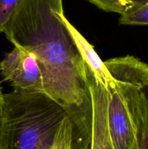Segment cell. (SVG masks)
Here are the masks:
<instances>
[{
	"instance_id": "1",
	"label": "cell",
	"mask_w": 148,
	"mask_h": 149,
	"mask_svg": "<svg viewBox=\"0 0 148 149\" xmlns=\"http://www.w3.org/2000/svg\"><path fill=\"white\" fill-rule=\"evenodd\" d=\"M62 14V0H20L3 33L36 55L45 93L68 112L79 145L91 127V95L86 66Z\"/></svg>"
},
{
	"instance_id": "2",
	"label": "cell",
	"mask_w": 148,
	"mask_h": 149,
	"mask_svg": "<svg viewBox=\"0 0 148 149\" xmlns=\"http://www.w3.org/2000/svg\"><path fill=\"white\" fill-rule=\"evenodd\" d=\"M0 149H51L68 112L45 93L4 94Z\"/></svg>"
},
{
	"instance_id": "3",
	"label": "cell",
	"mask_w": 148,
	"mask_h": 149,
	"mask_svg": "<svg viewBox=\"0 0 148 149\" xmlns=\"http://www.w3.org/2000/svg\"><path fill=\"white\" fill-rule=\"evenodd\" d=\"M113 81L107 93V122L115 149H137L142 88L148 84V65L126 55L104 61Z\"/></svg>"
},
{
	"instance_id": "4",
	"label": "cell",
	"mask_w": 148,
	"mask_h": 149,
	"mask_svg": "<svg viewBox=\"0 0 148 149\" xmlns=\"http://www.w3.org/2000/svg\"><path fill=\"white\" fill-rule=\"evenodd\" d=\"M0 73L18 93H45L44 80L36 55L15 47L0 62ZM46 94V93H45Z\"/></svg>"
},
{
	"instance_id": "5",
	"label": "cell",
	"mask_w": 148,
	"mask_h": 149,
	"mask_svg": "<svg viewBox=\"0 0 148 149\" xmlns=\"http://www.w3.org/2000/svg\"><path fill=\"white\" fill-rule=\"evenodd\" d=\"M91 100V122L84 149H115L107 122V93L86 67Z\"/></svg>"
},
{
	"instance_id": "6",
	"label": "cell",
	"mask_w": 148,
	"mask_h": 149,
	"mask_svg": "<svg viewBox=\"0 0 148 149\" xmlns=\"http://www.w3.org/2000/svg\"><path fill=\"white\" fill-rule=\"evenodd\" d=\"M62 19L73 39L78 52L81 54L86 67L92 73L94 78L106 89L113 83V79L104 62L100 59L92 45L89 43L82 34L70 23L64 14L62 15Z\"/></svg>"
},
{
	"instance_id": "7",
	"label": "cell",
	"mask_w": 148,
	"mask_h": 149,
	"mask_svg": "<svg viewBox=\"0 0 148 149\" xmlns=\"http://www.w3.org/2000/svg\"><path fill=\"white\" fill-rule=\"evenodd\" d=\"M101 10L120 15L127 14L148 4V0H88Z\"/></svg>"
},
{
	"instance_id": "8",
	"label": "cell",
	"mask_w": 148,
	"mask_h": 149,
	"mask_svg": "<svg viewBox=\"0 0 148 149\" xmlns=\"http://www.w3.org/2000/svg\"><path fill=\"white\" fill-rule=\"evenodd\" d=\"M137 149H148V84L142 88V113L137 126Z\"/></svg>"
},
{
	"instance_id": "9",
	"label": "cell",
	"mask_w": 148,
	"mask_h": 149,
	"mask_svg": "<svg viewBox=\"0 0 148 149\" xmlns=\"http://www.w3.org/2000/svg\"><path fill=\"white\" fill-rule=\"evenodd\" d=\"M51 149H73V127L70 116L62 121Z\"/></svg>"
},
{
	"instance_id": "10",
	"label": "cell",
	"mask_w": 148,
	"mask_h": 149,
	"mask_svg": "<svg viewBox=\"0 0 148 149\" xmlns=\"http://www.w3.org/2000/svg\"><path fill=\"white\" fill-rule=\"evenodd\" d=\"M119 21L122 25H148V4L123 15Z\"/></svg>"
},
{
	"instance_id": "11",
	"label": "cell",
	"mask_w": 148,
	"mask_h": 149,
	"mask_svg": "<svg viewBox=\"0 0 148 149\" xmlns=\"http://www.w3.org/2000/svg\"><path fill=\"white\" fill-rule=\"evenodd\" d=\"M20 0H0V33L4 32Z\"/></svg>"
},
{
	"instance_id": "12",
	"label": "cell",
	"mask_w": 148,
	"mask_h": 149,
	"mask_svg": "<svg viewBox=\"0 0 148 149\" xmlns=\"http://www.w3.org/2000/svg\"><path fill=\"white\" fill-rule=\"evenodd\" d=\"M4 94L2 92V88L0 84V132H1V126H2L3 122V116H4Z\"/></svg>"
}]
</instances>
